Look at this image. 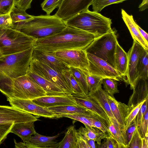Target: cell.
<instances>
[{"label":"cell","mask_w":148,"mask_h":148,"mask_svg":"<svg viewBox=\"0 0 148 148\" xmlns=\"http://www.w3.org/2000/svg\"><path fill=\"white\" fill-rule=\"evenodd\" d=\"M97 37L86 31L67 26L56 34L37 39L34 48L51 53L63 50H85Z\"/></svg>","instance_id":"6da1fadb"},{"label":"cell","mask_w":148,"mask_h":148,"mask_svg":"<svg viewBox=\"0 0 148 148\" xmlns=\"http://www.w3.org/2000/svg\"><path fill=\"white\" fill-rule=\"evenodd\" d=\"M33 49L0 58V91L7 98L10 97L14 80L26 75Z\"/></svg>","instance_id":"7a4b0ae2"},{"label":"cell","mask_w":148,"mask_h":148,"mask_svg":"<svg viewBox=\"0 0 148 148\" xmlns=\"http://www.w3.org/2000/svg\"><path fill=\"white\" fill-rule=\"evenodd\" d=\"M66 21L55 14L33 16L16 30L37 39L56 34L67 26Z\"/></svg>","instance_id":"3957f363"},{"label":"cell","mask_w":148,"mask_h":148,"mask_svg":"<svg viewBox=\"0 0 148 148\" xmlns=\"http://www.w3.org/2000/svg\"><path fill=\"white\" fill-rule=\"evenodd\" d=\"M67 26L92 34L97 37L112 30L111 19L99 12L88 9L83 11L66 21Z\"/></svg>","instance_id":"277c9868"},{"label":"cell","mask_w":148,"mask_h":148,"mask_svg":"<svg viewBox=\"0 0 148 148\" xmlns=\"http://www.w3.org/2000/svg\"><path fill=\"white\" fill-rule=\"evenodd\" d=\"M37 40L16 29L0 28V51L3 56L34 47Z\"/></svg>","instance_id":"5b68a950"},{"label":"cell","mask_w":148,"mask_h":148,"mask_svg":"<svg viewBox=\"0 0 148 148\" xmlns=\"http://www.w3.org/2000/svg\"><path fill=\"white\" fill-rule=\"evenodd\" d=\"M118 42L115 32L112 30L96 38L85 50L104 60L116 69L115 53Z\"/></svg>","instance_id":"8992f818"},{"label":"cell","mask_w":148,"mask_h":148,"mask_svg":"<svg viewBox=\"0 0 148 148\" xmlns=\"http://www.w3.org/2000/svg\"><path fill=\"white\" fill-rule=\"evenodd\" d=\"M47 95L46 92L26 75L14 80L10 98L32 100Z\"/></svg>","instance_id":"52a82bcc"},{"label":"cell","mask_w":148,"mask_h":148,"mask_svg":"<svg viewBox=\"0 0 148 148\" xmlns=\"http://www.w3.org/2000/svg\"><path fill=\"white\" fill-rule=\"evenodd\" d=\"M28 70L51 82L68 95L72 96L73 92L62 73H59L38 61L32 59Z\"/></svg>","instance_id":"ba28073f"},{"label":"cell","mask_w":148,"mask_h":148,"mask_svg":"<svg viewBox=\"0 0 148 148\" xmlns=\"http://www.w3.org/2000/svg\"><path fill=\"white\" fill-rule=\"evenodd\" d=\"M52 53L68 67L77 68L88 73V62L85 50H63L56 51Z\"/></svg>","instance_id":"9c48e42d"},{"label":"cell","mask_w":148,"mask_h":148,"mask_svg":"<svg viewBox=\"0 0 148 148\" xmlns=\"http://www.w3.org/2000/svg\"><path fill=\"white\" fill-rule=\"evenodd\" d=\"M88 62V73L103 79L110 78L119 81L122 78L117 70L104 60L86 53Z\"/></svg>","instance_id":"30bf717a"},{"label":"cell","mask_w":148,"mask_h":148,"mask_svg":"<svg viewBox=\"0 0 148 148\" xmlns=\"http://www.w3.org/2000/svg\"><path fill=\"white\" fill-rule=\"evenodd\" d=\"M146 50L135 40L132 46L127 53L128 64L126 73L123 78L127 85H130V89L133 90L137 79L136 67L138 59L144 51Z\"/></svg>","instance_id":"8fae6325"},{"label":"cell","mask_w":148,"mask_h":148,"mask_svg":"<svg viewBox=\"0 0 148 148\" xmlns=\"http://www.w3.org/2000/svg\"><path fill=\"white\" fill-rule=\"evenodd\" d=\"M7 100L11 106L38 117L57 118L56 115L48 108L35 103L32 100L8 98Z\"/></svg>","instance_id":"7c38bea8"},{"label":"cell","mask_w":148,"mask_h":148,"mask_svg":"<svg viewBox=\"0 0 148 148\" xmlns=\"http://www.w3.org/2000/svg\"><path fill=\"white\" fill-rule=\"evenodd\" d=\"M94 0H63L55 15L66 21L80 12L88 9Z\"/></svg>","instance_id":"4fadbf2b"},{"label":"cell","mask_w":148,"mask_h":148,"mask_svg":"<svg viewBox=\"0 0 148 148\" xmlns=\"http://www.w3.org/2000/svg\"><path fill=\"white\" fill-rule=\"evenodd\" d=\"M37 118L12 106L0 105V124L35 122L39 120Z\"/></svg>","instance_id":"5bb4252c"},{"label":"cell","mask_w":148,"mask_h":148,"mask_svg":"<svg viewBox=\"0 0 148 148\" xmlns=\"http://www.w3.org/2000/svg\"><path fill=\"white\" fill-rule=\"evenodd\" d=\"M32 56V59L46 65L59 73H62L63 70L69 69V67L65 65L53 53L34 48Z\"/></svg>","instance_id":"9a60e30c"},{"label":"cell","mask_w":148,"mask_h":148,"mask_svg":"<svg viewBox=\"0 0 148 148\" xmlns=\"http://www.w3.org/2000/svg\"><path fill=\"white\" fill-rule=\"evenodd\" d=\"M32 100L35 103L46 108L68 105H77L72 96L68 95H47L35 98Z\"/></svg>","instance_id":"2e32d148"},{"label":"cell","mask_w":148,"mask_h":148,"mask_svg":"<svg viewBox=\"0 0 148 148\" xmlns=\"http://www.w3.org/2000/svg\"><path fill=\"white\" fill-rule=\"evenodd\" d=\"M148 79L138 78L127 105L130 111L141 102L148 99Z\"/></svg>","instance_id":"e0dca14e"},{"label":"cell","mask_w":148,"mask_h":148,"mask_svg":"<svg viewBox=\"0 0 148 148\" xmlns=\"http://www.w3.org/2000/svg\"><path fill=\"white\" fill-rule=\"evenodd\" d=\"M107 95L112 112L122 132L125 128V120L130 111L129 108L127 105L117 101L114 96L107 93Z\"/></svg>","instance_id":"ac0fdd59"},{"label":"cell","mask_w":148,"mask_h":148,"mask_svg":"<svg viewBox=\"0 0 148 148\" xmlns=\"http://www.w3.org/2000/svg\"><path fill=\"white\" fill-rule=\"evenodd\" d=\"M26 75L36 82L46 92L47 95H67L54 83L28 70Z\"/></svg>","instance_id":"d6986e66"},{"label":"cell","mask_w":148,"mask_h":148,"mask_svg":"<svg viewBox=\"0 0 148 148\" xmlns=\"http://www.w3.org/2000/svg\"><path fill=\"white\" fill-rule=\"evenodd\" d=\"M34 122L30 121L15 123L13 125L10 132L18 136L23 142L29 143L32 136L36 132Z\"/></svg>","instance_id":"ffe728a7"},{"label":"cell","mask_w":148,"mask_h":148,"mask_svg":"<svg viewBox=\"0 0 148 148\" xmlns=\"http://www.w3.org/2000/svg\"><path fill=\"white\" fill-rule=\"evenodd\" d=\"M87 96L96 102L106 114L110 121L116 120L110 109L107 93L102 88V86L95 90L89 92Z\"/></svg>","instance_id":"44dd1931"},{"label":"cell","mask_w":148,"mask_h":148,"mask_svg":"<svg viewBox=\"0 0 148 148\" xmlns=\"http://www.w3.org/2000/svg\"><path fill=\"white\" fill-rule=\"evenodd\" d=\"M72 97L77 105L87 109L109 122L106 114L100 105L93 99L87 95L80 97Z\"/></svg>","instance_id":"7402d4cb"},{"label":"cell","mask_w":148,"mask_h":148,"mask_svg":"<svg viewBox=\"0 0 148 148\" xmlns=\"http://www.w3.org/2000/svg\"><path fill=\"white\" fill-rule=\"evenodd\" d=\"M122 18L128 27L133 39L148 50V43L142 37L136 26L137 23L134 21L133 16L130 15L123 9H121Z\"/></svg>","instance_id":"603a6c76"},{"label":"cell","mask_w":148,"mask_h":148,"mask_svg":"<svg viewBox=\"0 0 148 148\" xmlns=\"http://www.w3.org/2000/svg\"><path fill=\"white\" fill-rule=\"evenodd\" d=\"M84 125L85 127L81 126L77 131L86 140L90 139H92L94 140L98 145H100L102 140L109 136L95 127L86 125Z\"/></svg>","instance_id":"cb8c5ba5"},{"label":"cell","mask_w":148,"mask_h":148,"mask_svg":"<svg viewBox=\"0 0 148 148\" xmlns=\"http://www.w3.org/2000/svg\"><path fill=\"white\" fill-rule=\"evenodd\" d=\"M48 108L58 116L62 114H87L94 113L78 105H68Z\"/></svg>","instance_id":"d4e9b609"},{"label":"cell","mask_w":148,"mask_h":148,"mask_svg":"<svg viewBox=\"0 0 148 148\" xmlns=\"http://www.w3.org/2000/svg\"><path fill=\"white\" fill-rule=\"evenodd\" d=\"M116 69L122 78L126 75L128 64V56L118 42L115 53Z\"/></svg>","instance_id":"484cf974"},{"label":"cell","mask_w":148,"mask_h":148,"mask_svg":"<svg viewBox=\"0 0 148 148\" xmlns=\"http://www.w3.org/2000/svg\"><path fill=\"white\" fill-rule=\"evenodd\" d=\"M77 140V130L74 125H71L67 128L63 139L55 144L52 148H75Z\"/></svg>","instance_id":"4316f807"},{"label":"cell","mask_w":148,"mask_h":148,"mask_svg":"<svg viewBox=\"0 0 148 148\" xmlns=\"http://www.w3.org/2000/svg\"><path fill=\"white\" fill-rule=\"evenodd\" d=\"M60 134L53 136H46L41 135L36 132L33 135L29 142L37 148H51L57 142L56 139L59 136Z\"/></svg>","instance_id":"83f0119b"},{"label":"cell","mask_w":148,"mask_h":148,"mask_svg":"<svg viewBox=\"0 0 148 148\" xmlns=\"http://www.w3.org/2000/svg\"><path fill=\"white\" fill-rule=\"evenodd\" d=\"M12 20V29H17L24 23L32 18L33 16L27 14L26 11L14 6L10 13Z\"/></svg>","instance_id":"f1b7e54d"},{"label":"cell","mask_w":148,"mask_h":148,"mask_svg":"<svg viewBox=\"0 0 148 148\" xmlns=\"http://www.w3.org/2000/svg\"><path fill=\"white\" fill-rule=\"evenodd\" d=\"M62 73L73 91L72 96L80 97L87 95L84 92L70 69L63 70Z\"/></svg>","instance_id":"f546056e"},{"label":"cell","mask_w":148,"mask_h":148,"mask_svg":"<svg viewBox=\"0 0 148 148\" xmlns=\"http://www.w3.org/2000/svg\"><path fill=\"white\" fill-rule=\"evenodd\" d=\"M148 50H145L138 59L136 67L137 78L148 79Z\"/></svg>","instance_id":"4dcf8cb0"},{"label":"cell","mask_w":148,"mask_h":148,"mask_svg":"<svg viewBox=\"0 0 148 148\" xmlns=\"http://www.w3.org/2000/svg\"><path fill=\"white\" fill-rule=\"evenodd\" d=\"M108 129L111 135L117 142L120 148H127L125 143L122 131L116 120L109 121Z\"/></svg>","instance_id":"1f68e13d"},{"label":"cell","mask_w":148,"mask_h":148,"mask_svg":"<svg viewBox=\"0 0 148 148\" xmlns=\"http://www.w3.org/2000/svg\"><path fill=\"white\" fill-rule=\"evenodd\" d=\"M69 68L73 76L82 89L84 92L85 95H87L89 92L85 74L78 68L72 67H69Z\"/></svg>","instance_id":"d6a6232c"},{"label":"cell","mask_w":148,"mask_h":148,"mask_svg":"<svg viewBox=\"0 0 148 148\" xmlns=\"http://www.w3.org/2000/svg\"><path fill=\"white\" fill-rule=\"evenodd\" d=\"M91 119L94 127L97 128L108 136L111 135L108 129L109 122L94 113L91 114Z\"/></svg>","instance_id":"836d02e7"},{"label":"cell","mask_w":148,"mask_h":148,"mask_svg":"<svg viewBox=\"0 0 148 148\" xmlns=\"http://www.w3.org/2000/svg\"><path fill=\"white\" fill-rule=\"evenodd\" d=\"M82 71L85 75L89 92L94 91L101 86L103 79L96 75L90 74L88 72Z\"/></svg>","instance_id":"e575fe53"},{"label":"cell","mask_w":148,"mask_h":148,"mask_svg":"<svg viewBox=\"0 0 148 148\" xmlns=\"http://www.w3.org/2000/svg\"><path fill=\"white\" fill-rule=\"evenodd\" d=\"M116 81L110 78H105L102 80V84L103 85L104 90L111 96H114V94L119 92Z\"/></svg>","instance_id":"d590c367"},{"label":"cell","mask_w":148,"mask_h":148,"mask_svg":"<svg viewBox=\"0 0 148 148\" xmlns=\"http://www.w3.org/2000/svg\"><path fill=\"white\" fill-rule=\"evenodd\" d=\"M126 0H94L91 5L93 11L99 12L108 5L121 3Z\"/></svg>","instance_id":"8d00e7d4"},{"label":"cell","mask_w":148,"mask_h":148,"mask_svg":"<svg viewBox=\"0 0 148 148\" xmlns=\"http://www.w3.org/2000/svg\"><path fill=\"white\" fill-rule=\"evenodd\" d=\"M63 0H44L41 3L42 10L49 15L56 8H59Z\"/></svg>","instance_id":"74e56055"},{"label":"cell","mask_w":148,"mask_h":148,"mask_svg":"<svg viewBox=\"0 0 148 148\" xmlns=\"http://www.w3.org/2000/svg\"><path fill=\"white\" fill-rule=\"evenodd\" d=\"M136 118L133 120L129 126L124 131L122 132L125 143L127 148L133 134L136 129Z\"/></svg>","instance_id":"f35d334b"},{"label":"cell","mask_w":148,"mask_h":148,"mask_svg":"<svg viewBox=\"0 0 148 148\" xmlns=\"http://www.w3.org/2000/svg\"><path fill=\"white\" fill-rule=\"evenodd\" d=\"M148 108L139 125L137 126L141 138H143L147 134L148 128Z\"/></svg>","instance_id":"ab89813d"},{"label":"cell","mask_w":148,"mask_h":148,"mask_svg":"<svg viewBox=\"0 0 148 148\" xmlns=\"http://www.w3.org/2000/svg\"><path fill=\"white\" fill-rule=\"evenodd\" d=\"M16 0H0V15L9 14Z\"/></svg>","instance_id":"60d3db41"},{"label":"cell","mask_w":148,"mask_h":148,"mask_svg":"<svg viewBox=\"0 0 148 148\" xmlns=\"http://www.w3.org/2000/svg\"><path fill=\"white\" fill-rule=\"evenodd\" d=\"M146 100L140 103L130 111L125 119V127L124 130L129 126L133 120L136 118L142 105Z\"/></svg>","instance_id":"b9f144b4"},{"label":"cell","mask_w":148,"mask_h":148,"mask_svg":"<svg viewBox=\"0 0 148 148\" xmlns=\"http://www.w3.org/2000/svg\"><path fill=\"white\" fill-rule=\"evenodd\" d=\"M142 141L137 126L133 134L129 145V148H141Z\"/></svg>","instance_id":"7bdbcfd3"},{"label":"cell","mask_w":148,"mask_h":148,"mask_svg":"<svg viewBox=\"0 0 148 148\" xmlns=\"http://www.w3.org/2000/svg\"><path fill=\"white\" fill-rule=\"evenodd\" d=\"M105 140L100 145H98V147L101 148H120L117 142L111 135L106 137Z\"/></svg>","instance_id":"ee69618b"},{"label":"cell","mask_w":148,"mask_h":148,"mask_svg":"<svg viewBox=\"0 0 148 148\" xmlns=\"http://www.w3.org/2000/svg\"><path fill=\"white\" fill-rule=\"evenodd\" d=\"M14 124L8 123L0 124V145L7 138Z\"/></svg>","instance_id":"f6af8a7d"},{"label":"cell","mask_w":148,"mask_h":148,"mask_svg":"<svg viewBox=\"0 0 148 148\" xmlns=\"http://www.w3.org/2000/svg\"><path fill=\"white\" fill-rule=\"evenodd\" d=\"M13 24L10 13L0 15V28H12Z\"/></svg>","instance_id":"bcb514c9"},{"label":"cell","mask_w":148,"mask_h":148,"mask_svg":"<svg viewBox=\"0 0 148 148\" xmlns=\"http://www.w3.org/2000/svg\"><path fill=\"white\" fill-rule=\"evenodd\" d=\"M148 99H147L142 105L136 116V126H138L140 123L146 109L148 108Z\"/></svg>","instance_id":"7dc6e473"},{"label":"cell","mask_w":148,"mask_h":148,"mask_svg":"<svg viewBox=\"0 0 148 148\" xmlns=\"http://www.w3.org/2000/svg\"><path fill=\"white\" fill-rule=\"evenodd\" d=\"M32 0H16L15 6L19 8L26 10L31 7Z\"/></svg>","instance_id":"c3c4849f"},{"label":"cell","mask_w":148,"mask_h":148,"mask_svg":"<svg viewBox=\"0 0 148 148\" xmlns=\"http://www.w3.org/2000/svg\"><path fill=\"white\" fill-rule=\"evenodd\" d=\"M77 140L75 148H90L86 141L83 139L77 132Z\"/></svg>","instance_id":"681fc988"},{"label":"cell","mask_w":148,"mask_h":148,"mask_svg":"<svg viewBox=\"0 0 148 148\" xmlns=\"http://www.w3.org/2000/svg\"><path fill=\"white\" fill-rule=\"evenodd\" d=\"M16 148H35L34 146L29 143L17 142L15 139L14 140Z\"/></svg>","instance_id":"f907efd6"},{"label":"cell","mask_w":148,"mask_h":148,"mask_svg":"<svg viewBox=\"0 0 148 148\" xmlns=\"http://www.w3.org/2000/svg\"><path fill=\"white\" fill-rule=\"evenodd\" d=\"M136 26L142 37L148 43V34L147 33L143 30L137 24H136Z\"/></svg>","instance_id":"816d5d0a"},{"label":"cell","mask_w":148,"mask_h":148,"mask_svg":"<svg viewBox=\"0 0 148 148\" xmlns=\"http://www.w3.org/2000/svg\"><path fill=\"white\" fill-rule=\"evenodd\" d=\"M148 0H143L138 8L140 11H143L148 8Z\"/></svg>","instance_id":"f5cc1de1"},{"label":"cell","mask_w":148,"mask_h":148,"mask_svg":"<svg viewBox=\"0 0 148 148\" xmlns=\"http://www.w3.org/2000/svg\"><path fill=\"white\" fill-rule=\"evenodd\" d=\"M148 135H147L145 137L142 138V144L141 148H148Z\"/></svg>","instance_id":"db71d44e"},{"label":"cell","mask_w":148,"mask_h":148,"mask_svg":"<svg viewBox=\"0 0 148 148\" xmlns=\"http://www.w3.org/2000/svg\"><path fill=\"white\" fill-rule=\"evenodd\" d=\"M86 141L90 148H95L96 147L95 143V141L94 140L90 139Z\"/></svg>","instance_id":"11a10c76"},{"label":"cell","mask_w":148,"mask_h":148,"mask_svg":"<svg viewBox=\"0 0 148 148\" xmlns=\"http://www.w3.org/2000/svg\"><path fill=\"white\" fill-rule=\"evenodd\" d=\"M3 55L2 53L1 52V51H0V58L3 56Z\"/></svg>","instance_id":"9f6ffc18"}]
</instances>
